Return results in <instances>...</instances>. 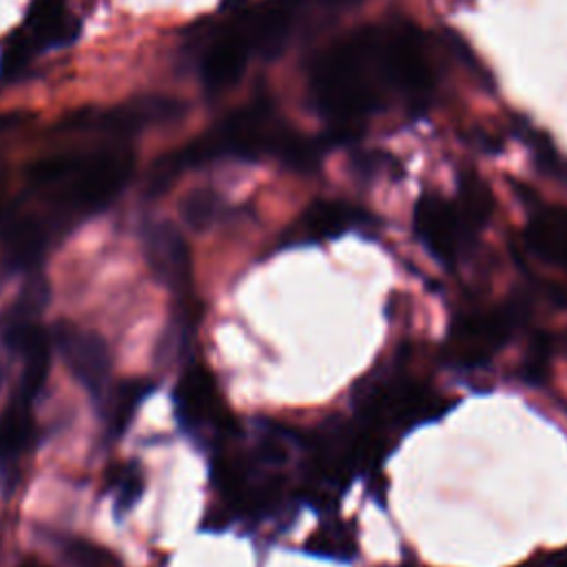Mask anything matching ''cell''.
<instances>
[{
  "instance_id": "obj_4",
  "label": "cell",
  "mask_w": 567,
  "mask_h": 567,
  "mask_svg": "<svg viewBox=\"0 0 567 567\" xmlns=\"http://www.w3.org/2000/svg\"><path fill=\"white\" fill-rule=\"evenodd\" d=\"M365 425L385 439V434H403L416 425L443 416L452 401L427 381L394 370L372 377L357 396Z\"/></svg>"
},
{
  "instance_id": "obj_9",
  "label": "cell",
  "mask_w": 567,
  "mask_h": 567,
  "mask_svg": "<svg viewBox=\"0 0 567 567\" xmlns=\"http://www.w3.org/2000/svg\"><path fill=\"white\" fill-rule=\"evenodd\" d=\"M199 35L197 62L202 84L208 93H221L241 78L252 49L233 16Z\"/></svg>"
},
{
  "instance_id": "obj_6",
  "label": "cell",
  "mask_w": 567,
  "mask_h": 567,
  "mask_svg": "<svg viewBox=\"0 0 567 567\" xmlns=\"http://www.w3.org/2000/svg\"><path fill=\"white\" fill-rule=\"evenodd\" d=\"M80 33V20L66 0H31L24 22L16 27L0 49V73L13 78L22 73L40 51L66 47Z\"/></svg>"
},
{
  "instance_id": "obj_1",
  "label": "cell",
  "mask_w": 567,
  "mask_h": 567,
  "mask_svg": "<svg viewBox=\"0 0 567 567\" xmlns=\"http://www.w3.org/2000/svg\"><path fill=\"white\" fill-rule=\"evenodd\" d=\"M308 93L312 106L339 128L394 100L423 106L432 93V66L421 31L396 20L348 33L312 62Z\"/></svg>"
},
{
  "instance_id": "obj_18",
  "label": "cell",
  "mask_w": 567,
  "mask_h": 567,
  "mask_svg": "<svg viewBox=\"0 0 567 567\" xmlns=\"http://www.w3.org/2000/svg\"><path fill=\"white\" fill-rule=\"evenodd\" d=\"M179 213H182V219L188 228L193 230H204L208 226L215 224V219L219 217L221 213V199L215 190L210 188H197V190H190L182 204H179Z\"/></svg>"
},
{
  "instance_id": "obj_10",
  "label": "cell",
  "mask_w": 567,
  "mask_h": 567,
  "mask_svg": "<svg viewBox=\"0 0 567 567\" xmlns=\"http://www.w3.org/2000/svg\"><path fill=\"white\" fill-rule=\"evenodd\" d=\"M53 341L78 383H82L84 390L102 403L109 392L111 377V357L104 339L73 323H58Z\"/></svg>"
},
{
  "instance_id": "obj_14",
  "label": "cell",
  "mask_w": 567,
  "mask_h": 567,
  "mask_svg": "<svg viewBox=\"0 0 567 567\" xmlns=\"http://www.w3.org/2000/svg\"><path fill=\"white\" fill-rule=\"evenodd\" d=\"M175 408H177V416L188 427H195V430L219 419L217 414L221 405H219L215 379L204 365H190L184 372L175 390Z\"/></svg>"
},
{
  "instance_id": "obj_17",
  "label": "cell",
  "mask_w": 567,
  "mask_h": 567,
  "mask_svg": "<svg viewBox=\"0 0 567 567\" xmlns=\"http://www.w3.org/2000/svg\"><path fill=\"white\" fill-rule=\"evenodd\" d=\"M153 390V383L148 379H124L115 388H111L100 403L106 434L111 439H120L122 432L128 427L135 410L146 399V394Z\"/></svg>"
},
{
  "instance_id": "obj_11",
  "label": "cell",
  "mask_w": 567,
  "mask_h": 567,
  "mask_svg": "<svg viewBox=\"0 0 567 567\" xmlns=\"http://www.w3.org/2000/svg\"><path fill=\"white\" fill-rule=\"evenodd\" d=\"M144 255L153 275L173 290L190 281V250L184 235L168 221H153L144 228Z\"/></svg>"
},
{
  "instance_id": "obj_15",
  "label": "cell",
  "mask_w": 567,
  "mask_h": 567,
  "mask_svg": "<svg viewBox=\"0 0 567 567\" xmlns=\"http://www.w3.org/2000/svg\"><path fill=\"white\" fill-rule=\"evenodd\" d=\"M35 425L31 405L20 396H13L0 416V478L4 485L16 483L18 461L31 447Z\"/></svg>"
},
{
  "instance_id": "obj_5",
  "label": "cell",
  "mask_w": 567,
  "mask_h": 567,
  "mask_svg": "<svg viewBox=\"0 0 567 567\" xmlns=\"http://www.w3.org/2000/svg\"><path fill=\"white\" fill-rule=\"evenodd\" d=\"M489 215L456 193L454 199L423 193L414 206L412 224L423 248L441 264L461 261L474 246Z\"/></svg>"
},
{
  "instance_id": "obj_7",
  "label": "cell",
  "mask_w": 567,
  "mask_h": 567,
  "mask_svg": "<svg viewBox=\"0 0 567 567\" xmlns=\"http://www.w3.org/2000/svg\"><path fill=\"white\" fill-rule=\"evenodd\" d=\"M516 323L518 310L514 306L465 308L450 323L443 354L456 368H481L509 341Z\"/></svg>"
},
{
  "instance_id": "obj_8",
  "label": "cell",
  "mask_w": 567,
  "mask_h": 567,
  "mask_svg": "<svg viewBox=\"0 0 567 567\" xmlns=\"http://www.w3.org/2000/svg\"><path fill=\"white\" fill-rule=\"evenodd\" d=\"M184 113L179 100L166 95H144L104 111H82L62 122V131H97L126 137L153 124H164Z\"/></svg>"
},
{
  "instance_id": "obj_21",
  "label": "cell",
  "mask_w": 567,
  "mask_h": 567,
  "mask_svg": "<svg viewBox=\"0 0 567 567\" xmlns=\"http://www.w3.org/2000/svg\"><path fill=\"white\" fill-rule=\"evenodd\" d=\"M144 492V474L137 465H126L115 476V516L124 518V514L140 501Z\"/></svg>"
},
{
  "instance_id": "obj_24",
  "label": "cell",
  "mask_w": 567,
  "mask_h": 567,
  "mask_svg": "<svg viewBox=\"0 0 567 567\" xmlns=\"http://www.w3.org/2000/svg\"><path fill=\"white\" fill-rule=\"evenodd\" d=\"M20 567H40V565H38V563H31V560H27V563H22Z\"/></svg>"
},
{
  "instance_id": "obj_23",
  "label": "cell",
  "mask_w": 567,
  "mask_h": 567,
  "mask_svg": "<svg viewBox=\"0 0 567 567\" xmlns=\"http://www.w3.org/2000/svg\"><path fill=\"white\" fill-rule=\"evenodd\" d=\"M520 567H567V547L563 551H558V554H549L543 560L534 558V560H529V563H525Z\"/></svg>"
},
{
  "instance_id": "obj_20",
  "label": "cell",
  "mask_w": 567,
  "mask_h": 567,
  "mask_svg": "<svg viewBox=\"0 0 567 567\" xmlns=\"http://www.w3.org/2000/svg\"><path fill=\"white\" fill-rule=\"evenodd\" d=\"M308 549L317 556H328V558H339V560H350L354 556L357 543L354 536L346 527H330L317 534Z\"/></svg>"
},
{
  "instance_id": "obj_13",
  "label": "cell",
  "mask_w": 567,
  "mask_h": 567,
  "mask_svg": "<svg viewBox=\"0 0 567 567\" xmlns=\"http://www.w3.org/2000/svg\"><path fill=\"white\" fill-rule=\"evenodd\" d=\"M365 224H370V215L359 206L341 199H319L303 210L295 226V235L303 241H321L341 237Z\"/></svg>"
},
{
  "instance_id": "obj_22",
  "label": "cell",
  "mask_w": 567,
  "mask_h": 567,
  "mask_svg": "<svg viewBox=\"0 0 567 567\" xmlns=\"http://www.w3.org/2000/svg\"><path fill=\"white\" fill-rule=\"evenodd\" d=\"M64 554L73 567H115L113 556L86 540H71L64 547Z\"/></svg>"
},
{
  "instance_id": "obj_19",
  "label": "cell",
  "mask_w": 567,
  "mask_h": 567,
  "mask_svg": "<svg viewBox=\"0 0 567 567\" xmlns=\"http://www.w3.org/2000/svg\"><path fill=\"white\" fill-rule=\"evenodd\" d=\"M525 140L529 142V146H532V151H534L536 166H538L545 175H549L551 179H556V182H560L563 186H567V157H563V155L551 146V142H549L545 135L536 133L534 128H529V131L525 133Z\"/></svg>"
},
{
  "instance_id": "obj_25",
  "label": "cell",
  "mask_w": 567,
  "mask_h": 567,
  "mask_svg": "<svg viewBox=\"0 0 567 567\" xmlns=\"http://www.w3.org/2000/svg\"><path fill=\"white\" fill-rule=\"evenodd\" d=\"M2 379H4V372H2V368H0V385H2Z\"/></svg>"
},
{
  "instance_id": "obj_16",
  "label": "cell",
  "mask_w": 567,
  "mask_h": 567,
  "mask_svg": "<svg viewBox=\"0 0 567 567\" xmlns=\"http://www.w3.org/2000/svg\"><path fill=\"white\" fill-rule=\"evenodd\" d=\"M527 250L545 264L567 268V208H538L525 226Z\"/></svg>"
},
{
  "instance_id": "obj_2",
  "label": "cell",
  "mask_w": 567,
  "mask_h": 567,
  "mask_svg": "<svg viewBox=\"0 0 567 567\" xmlns=\"http://www.w3.org/2000/svg\"><path fill=\"white\" fill-rule=\"evenodd\" d=\"M281 157L299 171L317 166L321 144L299 135L279 115L270 100H255L244 109L230 113L215 128L193 140V144L162 157L148 175V193L157 195L184 171L219 157Z\"/></svg>"
},
{
  "instance_id": "obj_3",
  "label": "cell",
  "mask_w": 567,
  "mask_h": 567,
  "mask_svg": "<svg viewBox=\"0 0 567 567\" xmlns=\"http://www.w3.org/2000/svg\"><path fill=\"white\" fill-rule=\"evenodd\" d=\"M135 157L126 146L42 157L27 171L29 193L58 235L78 219L106 208L126 186Z\"/></svg>"
},
{
  "instance_id": "obj_12",
  "label": "cell",
  "mask_w": 567,
  "mask_h": 567,
  "mask_svg": "<svg viewBox=\"0 0 567 567\" xmlns=\"http://www.w3.org/2000/svg\"><path fill=\"white\" fill-rule=\"evenodd\" d=\"M58 237L55 228L42 213L18 210L9 217L4 230L7 261L16 270H29L40 264L49 244Z\"/></svg>"
}]
</instances>
